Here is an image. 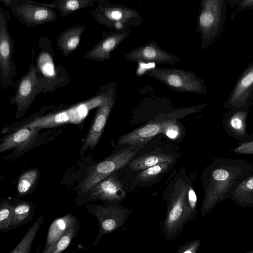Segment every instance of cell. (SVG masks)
I'll return each mask as SVG.
<instances>
[{"label":"cell","instance_id":"30bf717a","mask_svg":"<svg viewBox=\"0 0 253 253\" xmlns=\"http://www.w3.org/2000/svg\"><path fill=\"white\" fill-rule=\"evenodd\" d=\"M42 129L24 127L5 135L0 141V154L10 150L13 151L5 160H14L34 148L38 144Z\"/></svg>","mask_w":253,"mask_h":253},{"label":"cell","instance_id":"e0dca14e","mask_svg":"<svg viewBox=\"0 0 253 253\" xmlns=\"http://www.w3.org/2000/svg\"><path fill=\"white\" fill-rule=\"evenodd\" d=\"M128 56L129 59L132 60H143L173 65L180 60L178 57L161 48L155 42L132 51Z\"/></svg>","mask_w":253,"mask_h":253},{"label":"cell","instance_id":"4316f807","mask_svg":"<svg viewBox=\"0 0 253 253\" xmlns=\"http://www.w3.org/2000/svg\"><path fill=\"white\" fill-rule=\"evenodd\" d=\"M14 200L5 198L0 199V232L11 230Z\"/></svg>","mask_w":253,"mask_h":253},{"label":"cell","instance_id":"d6a6232c","mask_svg":"<svg viewBox=\"0 0 253 253\" xmlns=\"http://www.w3.org/2000/svg\"><path fill=\"white\" fill-rule=\"evenodd\" d=\"M85 1H81L77 0H69L61 1L58 4V7L61 12H72L81 6L82 5L84 4Z\"/></svg>","mask_w":253,"mask_h":253},{"label":"cell","instance_id":"7402d4cb","mask_svg":"<svg viewBox=\"0 0 253 253\" xmlns=\"http://www.w3.org/2000/svg\"><path fill=\"white\" fill-rule=\"evenodd\" d=\"M35 211V205L32 201L14 200L11 230L30 222Z\"/></svg>","mask_w":253,"mask_h":253},{"label":"cell","instance_id":"836d02e7","mask_svg":"<svg viewBox=\"0 0 253 253\" xmlns=\"http://www.w3.org/2000/svg\"><path fill=\"white\" fill-rule=\"evenodd\" d=\"M236 154H253V141H245L240 145L231 150Z\"/></svg>","mask_w":253,"mask_h":253},{"label":"cell","instance_id":"ac0fdd59","mask_svg":"<svg viewBox=\"0 0 253 253\" xmlns=\"http://www.w3.org/2000/svg\"><path fill=\"white\" fill-rule=\"evenodd\" d=\"M248 113L245 110H236L226 114L223 119V126L229 135L240 141L249 139L250 135L246 131Z\"/></svg>","mask_w":253,"mask_h":253},{"label":"cell","instance_id":"4dcf8cb0","mask_svg":"<svg viewBox=\"0 0 253 253\" xmlns=\"http://www.w3.org/2000/svg\"><path fill=\"white\" fill-rule=\"evenodd\" d=\"M201 244L200 239L185 242L178 247L176 253H197Z\"/></svg>","mask_w":253,"mask_h":253},{"label":"cell","instance_id":"484cf974","mask_svg":"<svg viewBox=\"0 0 253 253\" xmlns=\"http://www.w3.org/2000/svg\"><path fill=\"white\" fill-rule=\"evenodd\" d=\"M39 171L32 169L23 173L19 177L17 186L18 196H25L31 192L38 180Z\"/></svg>","mask_w":253,"mask_h":253},{"label":"cell","instance_id":"8fae6325","mask_svg":"<svg viewBox=\"0 0 253 253\" xmlns=\"http://www.w3.org/2000/svg\"><path fill=\"white\" fill-rule=\"evenodd\" d=\"M202 5L199 27L203 43H210L221 31L224 21L225 4L223 0H205Z\"/></svg>","mask_w":253,"mask_h":253},{"label":"cell","instance_id":"e575fe53","mask_svg":"<svg viewBox=\"0 0 253 253\" xmlns=\"http://www.w3.org/2000/svg\"><path fill=\"white\" fill-rule=\"evenodd\" d=\"M253 1L252 0H246L243 1L240 4V7L241 8H249L252 7Z\"/></svg>","mask_w":253,"mask_h":253},{"label":"cell","instance_id":"83f0119b","mask_svg":"<svg viewBox=\"0 0 253 253\" xmlns=\"http://www.w3.org/2000/svg\"><path fill=\"white\" fill-rule=\"evenodd\" d=\"M80 226L79 222L76 223L55 243L44 248L42 253H61L63 252L68 247L74 237L76 236Z\"/></svg>","mask_w":253,"mask_h":253},{"label":"cell","instance_id":"5b68a950","mask_svg":"<svg viewBox=\"0 0 253 253\" xmlns=\"http://www.w3.org/2000/svg\"><path fill=\"white\" fill-rule=\"evenodd\" d=\"M9 12L0 5V84L2 89L14 85L16 66L13 60L14 41L8 29Z\"/></svg>","mask_w":253,"mask_h":253},{"label":"cell","instance_id":"d4e9b609","mask_svg":"<svg viewBox=\"0 0 253 253\" xmlns=\"http://www.w3.org/2000/svg\"><path fill=\"white\" fill-rule=\"evenodd\" d=\"M83 31L81 27L72 28L60 37L58 45L64 54H68L77 47Z\"/></svg>","mask_w":253,"mask_h":253},{"label":"cell","instance_id":"cb8c5ba5","mask_svg":"<svg viewBox=\"0 0 253 253\" xmlns=\"http://www.w3.org/2000/svg\"><path fill=\"white\" fill-rule=\"evenodd\" d=\"M43 221V215H42L38 217L16 246L7 253H29L34 239Z\"/></svg>","mask_w":253,"mask_h":253},{"label":"cell","instance_id":"44dd1931","mask_svg":"<svg viewBox=\"0 0 253 253\" xmlns=\"http://www.w3.org/2000/svg\"><path fill=\"white\" fill-rule=\"evenodd\" d=\"M126 36L125 33H120L108 36L90 50L87 56L93 60L109 58L110 52L124 40Z\"/></svg>","mask_w":253,"mask_h":253},{"label":"cell","instance_id":"7a4b0ae2","mask_svg":"<svg viewBox=\"0 0 253 253\" xmlns=\"http://www.w3.org/2000/svg\"><path fill=\"white\" fill-rule=\"evenodd\" d=\"M253 173V167L243 159L216 158L201 175L204 198L200 213L204 216L220 202L227 199L242 181Z\"/></svg>","mask_w":253,"mask_h":253},{"label":"cell","instance_id":"9a60e30c","mask_svg":"<svg viewBox=\"0 0 253 253\" xmlns=\"http://www.w3.org/2000/svg\"><path fill=\"white\" fill-rule=\"evenodd\" d=\"M90 191V199L110 202L120 201L126 196L122 183L115 173L111 174L100 181Z\"/></svg>","mask_w":253,"mask_h":253},{"label":"cell","instance_id":"3957f363","mask_svg":"<svg viewBox=\"0 0 253 253\" xmlns=\"http://www.w3.org/2000/svg\"><path fill=\"white\" fill-rule=\"evenodd\" d=\"M31 62L27 73L14 85L15 91L10 99L11 105H15L17 119L22 118L30 109L36 97L47 90L51 83L49 80L39 75L34 62L35 52L32 49Z\"/></svg>","mask_w":253,"mask_h":253},{"label":"cell","instance_id":"8992f818","mask_svg":"<svg viewBox=\"0 0 253 253\" xmlns=\"http://www.w3.org/2000/svg\"><path fill=\"white\" fill-rule=\"evenodd\" d=\"M145 145L131 146L123 149L93 166L82 183L81 193L90 191L100 181L128 165L138 150Z\"/></svg>","mask_w":253,"mask_h":253},{"label":"cell","instance_id":"ffe728a7","mask_svg":"<svg viewBox=\"0 0 253 253\" xmlns=\"http://www.w3.org/2000/svg\"><path fill=\"white\" fill-rule=\"evenodd\" d=\"M228 198L243 208H253V173L239 184Z\"/></svg>","mask_w":253,"mask_h":253},{"label":"cell","instance_id":"5bb4252c","mask_svg":"<svg viewBox=\"0 0 253 253\" xmlns=\"http://www.w3.org/2000/svg\"><path fill=\"white\" fill-rule=\"evenodd\" d=\"M114 103L112 96L104 98L97 110L92 126L83 144V148L85 151L93 149L98 144L104 129L106 121Z\"/></svg>","mask_w":253,"mask_h":253},{"label":"cell","instance_id":"1f68e13d","mask_svg":"<svg viewBox=\"0 0 253 253\" xmlns=\"http://www.w3.org/2000/svg\"><path fill=\"white\" fill-rule=\"evenodd\" d=\"M129 11H126L124 9L119 8L108 9L105 11L106 15L110 19L117 20H124L128 17H131L133 13L129 14Z\"/></svg>","mask_w":253,"mask_h":253},{"label":"cell","instance_id":"4fadbf2b","mask_svg":"<svg viewBox=\"0 0 253 253\" xmlns=\"http://www.w3.org/2000/svg\"><path fill=\"white\" fill-rule=\"evenodd\" d=\"M253 67L251 64L241 76L226 103L231 111L245 110L253 91Z\"/></svg>","mask_w":253,"mask_h":253},{"label":"cell","instance_id":"f1b7e54d","mask_svg":"<svg viewBox=\"0 0 253 253\" xmlns=\"http://www.w3.org/2000/svg\"><path fill=\"white\" fill-rule=\"evenodd\" d=\"M162 134L169 140L178 142L184 137L185 131L180 123L171 119L166 121Z\"/></svg>","mask_w":253,"mask_h":253},{"label":"cell","instance_id":"7c38bea8","mask_svg":"<svg viewBox=\"0 0 253 253\" xmlns=\"http://www.w3.org/2000/svg\"><path fill=\"white\" fill-rule=\"evenodd\" d=\"M88 211L94 215L99 222V231L94 245L104 235L111 233L123 226L128 218L130 212L119 206L96 205L88 208Z\"/></svg>","mask_w":253,"mask_h":253},{"label":"cell","instance_id":"ba28073f","mask_svg":"<svg viewBox=\"0 0 253 253\" xmlns=\"http://www.w3.org/2000/svg\"><path fill=\"white\" fill-rule=\"evenodd\" d=\"M151 75L173 90L205 94L207 87L195 73L176 69L158 68L151 71Z\"/></svg>","mask_w":253,"mask_h":253},{"label":"cell","instance_id":"f546056e","mask_svg":"<svg viewBox=\"0 0 253 253\" xmlns=\"http://www.w3.org/2000/svg\"><path fill=\"white\" fill-rule=\"evenodd\" d=\"M37 70L47 78L51 77L54 74V65L51 56L46 52H42L39 55L38 63L36 65Z\"/></svg>","mask_w":253,"mask_h":253},{"label":"cell","instance_id":"277c9868","mask_svg":"<svg viewBox=\"0 0 253 253\" xmlns=\"http://www.w3.org/2000/svg\"><path fill=\"white\" fill-rule=\"evenodd\" d=\"M103 100L100 101L92 100L56 113L42 115L39 111L20 122L9 125L8 129L10 132H13L24 127L42 129L53 127L67 122L78 123L85 118L89 109L97 105V103H101Z\"/></svg>","mask_w":253,"mask_h":253},{"label":"cell","instance_id":"52a82bcc","mask_svg":"<svg viewBox=\"0 0 253 253\" xmlns=\"http://www.w3.org/2000/svg\"><path fill=\"white\" fill-rule=\"evenodd\" d=\"M8 7L13 16L28 28L51 22L56 19L55 11L44 3L28 0H0Z\"/></svg>","mask_w":253,"mask_h":253},{"label":"cell","instance_id":"d590c367","mask_svg":"<svg viewBox=\"0 0 253 253\" xmlns=\"http://www.w3.org/2000/svg\"><path fill=\"white\" fill-rule=\"evenodd\" d=\"M246 253H253V251L252 250L250 251L249 252H248Z\"/></svg>","mask_w":253,"mask_h":253},{"label":"cell","instance_id":"6da1fadb","mask_svg":"<svg viewBox=\"0 0 253 253\" xmlns=\"http://www.w3.org/2000/svg\"><path fill=\"white\" fill-rule=\"evenodd\" d=\"M161 198L167 203L162 222V232L166 240L172 242L182 233L186 224L197 213L198 198L185 168L175 169L167 179Z\"/></svg>","mask_w":253,"mask_h":253},{"label":"cell","instance_id":"603a6c76","mask_svg":"<svg viewBox=\"0 0 253 253\" xmlns=\"http://www.w3.org/2000/svg\"><path fill=\"white\" fill-rule=\"evenodd\" d=\"M175 165L170 163H164L139 171L136 174V181L148 184L158 182L165 174L173 169Z\"/></svg>","mask_w":253,"mask_h":253},{"label":"cell","instance_id":"9c48e42d","mask_svg":"<svg viewBox=\"0 0 253 253\" xmlns=\"http://www.w3.org/2000/svg\"><path fill=\"white\" fill-rule=\"evenodd\" d=\"M164 136L160 134L155 147L132 159L128 164L129 168L139 171L164 163L176 164L181 155L179 147L174 142L166 140Z\"/></svg>","mask_w":253,"mask_h":253},{"label":"cell","instance_id":"d6986e66","mask_svg":"<svg viewBox=\"0 0 253 253\" xmlns=\"http://www.w3.org/2000/svg\"><path fill=\"white\" fill-rule=\"evenodd\" d=\"M78 222L77 217L72 214H67L56 218L48 228L46 242L44 248L55 243L72 226Z\"/></svg>","mask_w":253,"mask_h":253},{"label":"cell","instance_id":"2e32d148","mask_svg":"<svg viewBox=\"0 0 253 253\" xmlns=\"http://www.w3.org/2000/svg\"><path fill=\"white\" fill-rule=\"evenodd\" d=\"M165 123L166 121H151L121 136L118 143L131 146L146 144L155 136L163 133Z\"/></svg>","mask_w":253,"mask_h":253}]
</instances>
